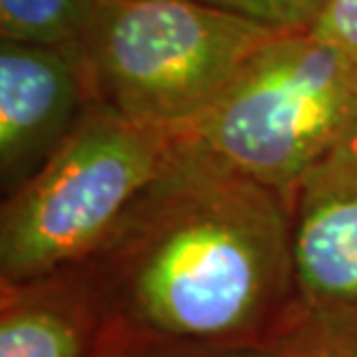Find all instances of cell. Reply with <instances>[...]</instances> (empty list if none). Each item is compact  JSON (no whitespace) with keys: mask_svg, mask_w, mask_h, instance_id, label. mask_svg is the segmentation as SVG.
Here are the masks:
<instances>
[{"mask_svg":"<svg viewBox=\"0 0 357 357\" xmlns=\"http://www.w3.org/2000/svg\"><path fill=\"white\" fill-rule=\"evenodd\" d=\"M288 204L297 306L309 316L357 325V142L313 165Z\"/></svg>","mask_w":357,"mask_h":357,"instance_id":"5","label":"cell"},{"mask_svg":"<svg viewBox=\"0 0 357 357\" xmlns=\"http://www.w3.org/2000/svg\"><path fill=\"white\" fill-rule=\"evenodd\" d=\"M311 31L357 63V0H325Z\"/></svg>","mask_w":357,"mask_h":357,"instance_id":"11","label":"cell"},{"mask_svg":"<svg viewBox=\"0 0 357 357\" xmlns=\"http://www.w3.org/2000/svg\"><path fill=\"white\" fill-rule=\"evenodd\" d=\"M206 3L285 31H306L318 19L325 0H206Z\"/></svg>","mask_w":357,"mask_h":357,"instance_id":"10","label":"cell"},{"mask_svg":"<svg viewBox=\"0 0 357 357\" xmlns=\"http://www.w3.org/2000/svg\"><path fill=\"white\" fill-rule=\"evenodd\" d=\"M100 311L82 262L0 281V357H91Z\"/></svg>","mask_w":357,"mask_h":357,"instance_id":"7","label":"cell"},{"mask_svg":"<svg viewBox=\"0 0 357 357\" xmlns=\"http://www.w3.org/2000/svg\"><path fill=\"white\" fill-rule=\"evenodd\" d=\"M102 0H0V40L77 52Z\"/></svg>","mask_w":357,"mask_h":357,"instance_id":"8","label":"cell"},{"mask_svg":"<svg viewBox=\"0 0 357 357\" xmlns=\"http://www.w3.org/2000/svg\"><path fill=\"white\" fill-rule=\"evenodd\" d=\"M176 151L174 132L91 100L66 142L0 209V281L84 262Z\"/></svg>","mask_w":357,"mask_h":357,"instance_id":"3","label":"cell"},{"mask_svg":"<svg viewBox=\"0 0 357 357\" xmlns=\"http://www.w3.org/2000/svg\"><path fill=\"white\" fill-rule=\"evenodd\" d=\"M82 265L100 311L93 355L142 346L260 351L297 306L288 197L178 142Z\"/></svg>","mask_w":357,"mask_h":357,"instance_id":"1","label":"cell"},{"mask_svg":"<svg viewBox=\"0 0 357 357\" xmlns=\"http://www.w3.org/2000/svg\"><path fill=\"white\" fill-rule=\"evenodd\" d=\"M258 351H206V348H181V346H142L105 351L91 357H255Z\"/></svg>","mask_w":357,"mask_h":357,"instance_id":"12","label":"cell"},{"mask_svg":"<svg viewBox=\"0 0 357 357\" xmlns=\"http://www.w3.org/2000/svg\"><path fill=\"white\" fill-rule=\"evenodd\" d=\"M278 31L206 0H102L79 59L93 100L176 132Z\"/></svg>","mask_w":357,"mask_h":357,"instance_id":"4","label":"cell"},{"mask_svg":"<svg viewBox=\"0 0 357 357\" xmlns=\"http://www.w3.org/2000/svg\"><path fill=\"white\" fill-rule=\"evenodd\" d=\"M174 137L290 197L313 165L357 142V63L311 28L278 31Z\"/></svg>","mask_w":357,"mask_h":357,"instance_id":"2","label":"cell"},{"mask_svg":"<svg viewBox=\"0 0 357 357\" xmlns=\"http://www.w3.org/2000/svg\"><path fill=\"white\" fill-rule=\"evenodd\" d=\"M255 357H357V325L309 316L295 306L283 330Z\"/></svg>","mask_w":357,"mask_h":357,"instance_id":"9","label":"cell"},{"mask_svg":"<svg viewBox=\"0 0 357 357\" xmlns=\"http://www.w3.org/2000/svg\"><path fill=\"white\" fill-rule=\"evenodd\" d=\"M93 100L77 52L0 40V181L19 188L45 165Z\"/></svg>","mask_w":357,"mask_h":357,"instance_id":"6","label":"cell"}]
</instances>
